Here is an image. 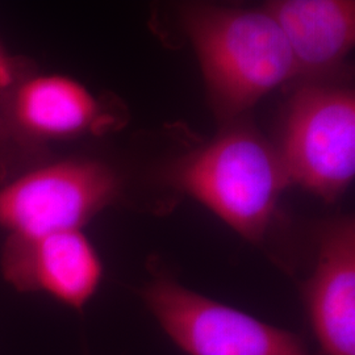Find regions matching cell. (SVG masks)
<instances>
[{
	"instance_id": "1",
	"label": "cell",
	"mask_w": 355,
	"mask_h": 355,
	"mask_svg": "<svg viewBox=\"0 0 355 355\" xmlns=\"http://www.w3.org/2000/svg\"><path fill=\"white\" fill-rule=\"evenodd\" d=\"M179 13L214 110L229 124L296 78L286 38L262 7L190 3Z\"/></svg>"
},
{
	"instance_id": "8",
	"label": "cell",
	"mask_w": 355,
	"mask_h": 355,
	"mask_svg": "<svg viewBox=\"0 0 355 355\" xmlns=\"http://www.w3.org/2000/svg\"><path fill=\"white\" fill-rule=\"evenodd\" d=\"M262 8L286 38L296 76L311 83L338 67L354 48L353 0H274Z\"/></svg>"
},
{
	"instance_id": "10",
	"label": "cell",
	"mask_w": 355,
	"mask_h": 355,
	"mask_svg": "<svg viewBox=\"0 0 355 355\" xmlns=\"http://www.w3.org/2000/svg\"><path fill=\"white\" fill-rule=\"evenodd\" d=\"M15 132H17V128L13 125L11 119L0 112V144L11 140V137L15 136Z\"/></svg>"
},
{
	"instance_id": "3",
	"label": "cell",
	"mask_w": 355,
	"mask_h": 355,
	"mask_svg": "<svg viewBox=\"0 0 355 355\" xmlns=\"http://www.w3.org/2000/svg\"><path fill=\"white\" fill-rule=\"evenodd\" d=\"M278 150L291 184L338 200L355 177L354 92L305 83L290 101Z\"/></svg>"
},
{
	"instance_id": "9",
	"label": "cell",
	"mask_w": 355,
	"mask_h": 355,
	"mask_svg": "<svg viewBox=\"0 0 355 355\" xmlns=\"http://www.w3.org/2000/svg\"><path fill=\"white\" fill-rule=\"evenodd\" d=\"M11 121L36 137L69 139L98 133L112 123V117L76 79L41 76L26 80L16 91Z\"/></svg>"
},
{
	"instance_id": "2",
	"label": "cell",
	"mask_w": 355,
	"mask_h": 355,
	"mask_svg": "<svg viewBox=\"0 0 355 355\" xmlns=\"http://www.w3.org/2000/svg\"><path fill=\"white\" fill-rule=\"evenodd\" d=\"M173 183L205 205L243 240L265 241L280 196L291 184L279 150L243 123L184 157Z\"/></svg>"
},
{
	"instance_id": "7",
	"label": "cell",
	"mask_w": 355,
	"mask_h": 355,
	"mask_svg": "<svg viewBox=\"0 0 355 355\" xmlns=\"http://www.w3.org/2000/svg\"><path fill=\"white\" fill-rule=\"evenodd\" d=\"M306 315L322 355H355V223L336 218L318 236L304 288Z\"/></svg>"
},
{
	"instance_id": "5",
	"label": "cell",
	"mask_w": 355,
	"mask_h": 355,
	"mask_svg": "<svg viewBox=\"0 0 355 355\" xmlns=\"http://www.w3.org/2000/svg\"><path fill=\"white\" fill-rule=\"evenodd\" d=\"M120 187L114 170L98 161L40 167L0 190V228L21 237L80 230L114 202Z\"/></svg>"
},
{
	"instance_id": "11",
	"label": "cell",
	"mask_w": 355,
	"mask_h": 355,
	"mask_svg": "<svg viewBox=\"0 0 355 355\" xmlns=\"http://www.w3.org/2000/svg\"><path fill=\"white\" fill-rule=\"evenodd\" d=\"M11 80H12L11 66L7 62L6 57L3 55V53L0 51V89L8 86Z\"/></svg>"
},
{
	"instance_id": "4",
	"label": "cell",
	"mask_w": 355,
	"mask_h": 355,
	"mask_svg": "<svg viewBox=\"0 0 355 355\" xmlns=\"http://www.w3.org/2000/svg\"><path fill=\"white\" fill-rule=\"evenodd\" d=\"M141 297L187 355H316L304 338L155 274Z\"/></svg>"
},
{
	"instance_id": "6",
	"label": "cell",
	"mask_w": 355,
	"mask_h": 355,
	"mask_svg": "<svg viewBox=\"0 0 355 355\" xmlns=\"http://www.w3.org/2000/svg\"><path fill=\"white\" fill-rule=\"evenodd\" d=\"M4 279L19 292H45L82 311L103 278L101 257L82 230L8 236L0 254Z\"/></svg>"
}]
</instances>
